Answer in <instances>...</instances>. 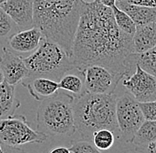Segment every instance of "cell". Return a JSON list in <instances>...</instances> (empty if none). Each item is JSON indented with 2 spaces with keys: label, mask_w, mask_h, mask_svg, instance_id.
I'll return each mask as SVG.
<instances>
[{
  "label": "cell",
  "mask_w": 156,
  "mask_h": 153,
  "mask_svg": "<svg viewBox=\"0 0 156 153\" xmlns=\"http://www.w3.org/2000/svg\"><path fill=\"white\" fill-rule=\"evenodd\" d=\"M136 57L132 36L118 28L112 9L98 0L84 5L72 47L75 67L99 65L124 78L135 72Z\"/></svg>",
  "instance_id": "cell-1"
},
{
  "label": "cell",
  "mask_w": 156,
  "mask_h": 153,
  "mask_svg": "<svg viewBox=\"0 0 156 153\" xmlns=\"http://www.w3.org/2000/svg\"><path fill=\"white\" fill-rule=\"evenodd\" d=\"M84 5L81 0H33L34 27L44 38L57 43L71 57Z\"/></svg>",
  "instance_id": "cell-2"
},
{
  "label": "cell",
  "mask_w": 156,
  "mask_h": 153,
  "mask_svg": "<svg viewBox=\"0 0 156 153\" xmlns=\"http://www.w3.org/2000/svg\"><path fill=\"white\" fill-rule=\"evenodd\" d=\"M117 96L113 94H92L84 92L76 96L73 110L76 131L83 139L90 141L99 129L118 131L115 114Z\"/></svg>",
  "instance_id": "cell-3"
},
{
  "label": "cell",
  "mask_w": 156,
  "mask_h": 153,
  "mask_svg": "<svg viewBox=\"0 0 156 153\" xmlns=\"http://www.w3.org/2000/svg\"><path fill=\"white\" fill-rule=\"evenodd\" d=\"M75 98L68 93L57 92L44 99L37 112V131L52 137H68L75 134Z\"/></svg>",
  "instance_id": "cell-4"
},
{
  "label": "cell",
  "mask_w": 156,
  "mask_h": 153,
  "mask_svg": "<svg viewBox=\"0 0 156 153\" xmlns=\"http://www.w3.org/2000/svg\"><path fill=\"white\" fill-rule=\"evenodd\" d=\"M29 78L44 77L58 82L66 73L76 68L71 57L55 43L43 39L34 52L23 57Z\"/></svg>",
  "instance_id": "cell-5"
},
{
  "label": "cell",
  "mask_w": 156,
  "mask_h": 153,
  "mask_svg": "<svg viewBox=\"0 0 156 153\" xmlns=\"http://www.w3.org/2000/svg\"><path fill=\"white\" fill-rule=\"evenodd\" d=\"M48 136L33 129L23 115L12 116L0 120V142L11 147L28 144H42Z\"/></svg>",
  "instance_id": "cell-6"
},
{
  "label": "cell",
  "mask_w": 156,
  "mask_h": 153,
  "mask_svg": "<svg viewBox=\"0 0 156 153\" xmlns=\"http://www.w3.org/2000/svg\"><path fill=\"white\" fill-rule=\"evenodd\" d=\"M115 114L119 133L126 143H132L136 131L145 121L138 102L129 92L118 96Z\"/></svg>",
  "instance_id": "cell-7"
},
{
  "label": "cell",
  "mask_w": 156,
  "mask_h": 153,
  "mask_svg": "<svg viewBox=\"0 0 156 153\" xmlns=\"http://www.w3.org/2000/svg\"><path fill=\"white\" fill-rule=\"evenodd\" d=\"M85 91L92 94H113L122 77L99 65H90L81 70Z\"/></svg>",
  "instance_id": "cell-8"
},
{
  "label": "cell",
  "mask_w": 156,
  "mask_h": 153,
  "mask_svg": "<svg viewBox=\"0 0 156 153\" xmlns=\"http://www.w3.org/2000/svg\"><path fill=\"white\" fill-rule=\"evenodd\" d=\"M122 85L138 103L156 101V77L146 73L138 65L135 72L122 79Z\"/></svg>",
  "instance_id": "cell-9"
},
{
  "label": "cell",
  "mask_w": 156,
  "mask_h": 153,
  "mask_svg": "<svg viewBox=\"0 0 156 153\" xmlns=\"http://www.w3.org/2000/svg\"><path fill=\"white\" fill-rule=\"evenodd\" d=\"M0 68L4 81L10 85H17L25 79L29 78V70L25 66L23 57L4 47L0 55Z\"/></svg>",
  "instance_id": "cell-10"
},
{
  "label": "cell",
  "mask_w": 156,
  "mask_h": 153,
  "mask_svg": "<svg viewBox=\"0 0 156 153\" xmlns=\"http://www.w3.org/2000/svg\"><path fill=\"white\" fill-rule=\"evenodd\" d=\"M0 8L9 16L19 30L34 27L33 0H6Z\"/></svg>",
  "instance_id": "cell-11"
},
{
  "label": "cell",
  "mask_w": 156,
  "mask_h": 153,
  "mask_svg": "<svg viewBox=\"0 0 156 153\" xmlns=\"http://www.w3.org/2000/svg\"><path fill=\"white\" fill-rule=\"evenodd\" d=\"M44 39L38 29L33 27L25 30H19L7 41L10 50L16 54H29L34 52Z\"/></svg>",
  "instance_id": "cell-12"
},
{
  "label": "cell",
  "mask_w": 156,
  "mask_h": 153,
  "mask_svg": "<svg viewBox=\"0 0 156 153\" xmlns=\"http://www.w3.org/2000/svg\"><path fill=\"white\" fill-rule=\"evenodd\" d=\"M20 83L37 101H43L45 98L52 96L59 89L58 82L44 77L27 78Z\"/></svg>",
  "instance_id": "cell-13"
},
{
  "label": "cell",
  "mask_w": 156,
  "mask_h": 153,
  "mask_svg": "<svg viewBox=\"0 0 156 153\" xmlns=\"http://www.w3.org/2000/svg\"><path fill=\"white\" fill-rule=\"evenodd\" d=\"M132 44L133 50L136 54L156 46V22L136 26L135 33L132 36Z\"/></svg>",
  "instance_id": "cell-14"
},
{
  "label": "cell",
  "mask_w": 156,
  "mask_h": 153,
  "mask_svg": "<svg viewBox=\"0 0 156 153\" xmlns=\"http://www.w3.org/2000/svg\"><path fill=\"white\" fill-rule=\"evenodd\" d=\"M115 5L127 13L136 26L156 22V8H149L129 5L123 0H116Z\"/></svg>",
  "instance_id": "cell-15"
},
{
  "label": "cell",
  "mask_w": 156,
  "mask_h": 153,
  "mask_svg": "<svg viewBox=\"0 0 156 153\" xmlns=\"http://www.w3.org/2000/svg\"><path fill=\"white\" fill-rule=\"evenodd\" d=\"M20 105L15 96V86L5 81L0 83V120L13 116Z\"/></svg>",
  "instance_id": "cell-16"
},
{
  "label": "cell",
  "mask_w": 156,
  "mask_h": 153,
  "mask_svg": "<svg viewBox=\"0 0 156 153\" xmlns=\"http://www.w3.org/2000/svg\"><path fill=\"white\" fill-rule=\"evenodd\" d=\"M58 89L74 94L76 97L81 96L85 92L83 74L76 68H74L71 71L66 73L58 80Z\"/></svg>",
  "instance_id": "cell-17"
},
{
  "label": "cell",
  "mask_w": 156,
  "mask_h": 153,
  "mask_svg": "<svg viewBox=\"0 0 156 153\" xmlns=\"http://www.w3.org/2000/svg\"><path fill=\"white\" fill-rule=\"evenodd\" d=\"M154 141H156V120H145L136 131L132 143L135 145L136 151H138Z\"/></svg>",
  "instance_id": "cell-18"
},
{
  "label": "cell",
  "mask_w": 156,
  "mask_h": 153,
  "mask_svg": "<svg viewBox=\"0 0 156 153\" xmlns=\"http://www.w3.org/2000/svg\"><path fill=\"white\" fill-rule=\"evenodd\" d=\"M136 62L141 69L156 77V46L145 52L136 54Z\"/></svg>",
  "instance_id": "cell-19"
},
{
  "label": "cell",
  "mask_w": 156,
  "mask_h": 153,
  "mask_svg": "<svg viewBox=\"0 0 156 153\" xmlns=\"http://www.w3.org/2000/svg\"><path fill=\"white\" fill-rule=\"evenodd\" d=\"M93 145L98 151H107L115 144V134L109 129H99L92 134Z\"/></svg>",
  "instance_id": "cell-20"
},
{
  "label": "cell",
  "mask_w": 156,
  "mask_h": 153,
  "mask_svg": "<svg viewBox=\"0 0 156 153\" xmlns=\"http://www.w3.org/2000/svg\"><path fill=\"white\" fill-rule=\"evenodd\" d=\"M111 9L118 28L128 35L133 36L136 30V25L131 18L123 11L119 9L116 5L113 6Z\"/></svg>",
  "instance_id": "cell-21"
},
{
  "label": "cell",
  "mask_w": 156,
  "mask_h": 153,
  "mask_svg": "<svg viewBox=\"0 0 156 153\" xmlns=\"http://www.w3.org/2000/svg\"><path fill=\"white\" fill-rule=\"evenodd\" d=\"M18 31L14 22L0 8V43L8 41Z\"/></svg>",
  "instance_id": "cell-22"
},
{
  "label": "cell",
  "mask_w": 156,
  "mask_h": 153,
  "mask_svg": "<svg viewBox=\"0 0 156 153\" xmlns=\"http://www.w3.org/2000/svg\"><path fill=\"white\" fill-rule=\"evenodd\" d=\"M69 150L71 153H101L90 141L84 139L73 142Z\"/></svg>",
  "instance_id": "cell-23"
},
{
  "label": "cell",
  "mask_w": 156,
  "mask_h": 153,
  "mask_svg": "<svg viewBox=\"0 0 156 153\" xmlns=\"http://www.w3.org/2000/svg\"><path fill=\"white\" fill-rule=\"evenodd\" d=\"M145 120H156V101L138 103Z\"/></svg>",
  "instance_id": "cell-24"
},
{
  "label": "cell",
  "mask_w": 156,
  "mask_h": 153,
  "mask_svg": "<svg viewBox=\"0 0 156 153\" xmlns=\"http://www.w3.org/2000/svg\"><path fill=\"white\" fill-rule=\"evenodd\" d=\"M123 1L133 5L156 8V0H123Z\"/></svg>",
  "instance_id": "cell-25"
},
{
  "label": "cell",
  "mask_w": 156,
  "mask_h": 153,
  "mask_svg": "<svg viewBox=\"0 0 156 153\" xmlns=\"http://www.w3.org/2000/svg\"><path fill=\"white\" fill-rule=\"evenodd\" d=\"M140 153H156V141H154L146 145L138 151Z\"/></svg>",
  "instance_id": "cell-26"
},
{
  "label": "cell",
  "mask_w": 156,
  "mask_h": 153,
  "mask_svg": "<svg viewBox=\"0 0 156 153\" xmlns=\"http://www.w3.org/2000/svg\"><path fill=\"white\" fill-rule=\"evenodd\" d=\"M3 153H27L26 151L19 149L18 147H11L5 144H2Z\"/></svg>",
  "instance_id": "cell-27"
},
{
  "label": "cell",
  "mask_w": 156,
  "mask_h": 153,
  "mask_svg": "<svg viewBox=\"0 0 156 153\" xmlns=\"http://www.w3.org/2000/svg\"><path fill=\"white\" fill-rule=\"evenodd\" d=\"M50 153H71L70 150L68 148L66 147H56V148H53L51 152Z\"/></svg>",
  "instance_id": "cell-28"
},
{
  "label": "cell",
  "mask_w": 156,
  "mask_h": 153,
  "mask_svg": "<svg viewBox=\"0 0 156 153\" xmlns=\"http://www.w3.org/2000/svg\"><path fill=\"white\" fill-rule=\"evenodd\" d=\"M98 1L100 4H102L103 5L109 8H112L113 6H115L116 3V0H98Z\"/></svg>",
  "instance_id": "cell-29"
},
{
  "label": "cell",
  "mask_w": 156,
  "mask_h": 153,
  "mask_svg": "<svg viewBox=\"0 0 156 153\" xmlns=\"http://www.w3.org/2000/svg\"><path fill=\"white\" fill-rule=\"evenodd\" d=\"M83 4H85V5H90V4H92V3H94L96 0H81Z\"/></svg>",
  "instance_id": "cell-30"
},
{
  "label": "cell",
  "mask_w": 156,
  "mask_h": 153,
  "mask_svg": "<svg viewBox=\"0 0 156 153\" xmlns=\"http://www.w3.org/2000/svg\"><path fill=\"white\" fill-rule=\"evenodd\" d=\"M3 82H4V76H3V74H2V71L0 68V83H2Z\"/></svg>",
  "instance_id": "cell-31"
},
{
  "label": "cell",
  "mask_w": 156,
  "mask_h": 153,
  "mask_svg": "<svg viewBox=\"0 0 156 153\" xmlns=\"http://www.w3.org/2000/svg\"><path fill=\"white\" fill-rule=\"evenodd\" d=\"M5 1H6V0H0V6H1V5H2Z\"/></svg>",
  "instance_id": "cell-32"
},
{
  "label": "cell",
  "mask_w": 156,
  "mask_h": 153,
  "mask_svg": "<svg viewBox=\"0 0 156 153\" xmlns=\"http://www.w3.org/2000/svg\"><path fill=\"white\" fill-rule=\"evenodd\" d=\"M0 153H3V149H2V144L0 142Z\"/></svg>",
  "instance_id": "cell-33"
}]
</instances>
